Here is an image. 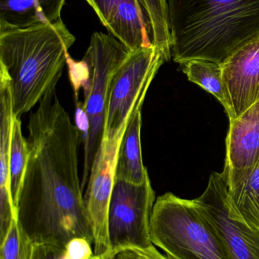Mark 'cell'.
<instances>
[{
  "mask_svg": "<svg viewBox=\"0 0 259 259\" xmlns=\"http://www.w3.org/2000/svg\"><path fill=\"white\" fill-rule=\"evenodd\" d=\"M82 134L52 88L28 121V160L16 216L33 243L65 248L77 237L93 243L79 177Z\"/></svg>",
  "mask_w": 259,
  "mask_h": 259,
  "instance_id": "1",
  "label": "cell"
},
{
  "mask_svg": "<svg viewBox=\"0 0 259 259\" xmlns=\"http://www.w3.org/2000/svg\"><path fill=\"white\" fill-rule=\"evenodd\" d=\"M171 56L222 64L259 36V0H167Z\"/></svg>",
  "mask_w": 259,
  "mask_h": 259,
  "instance_id": "2",
  "label": "cell"
},
{
  "mask_svg": "<svg viewBox=\"0 0 259 259\" xmlns=\"http://www.w3.org/2000/svg\"><path fill=\"white\" fill-rule=\"evenodd\" d=\"M75 41L62 19L0 32V68L10 82L15 118L56 87Z\"/></svg>",
  "mask_w": 259,
  "mask_h": 259,
  "instance_id": "3",
  "label": "cell"
},
{
  "mask_svg": "<svg viewBox=\"0 0 259 259\" xmlns=\"http://www.w3.org/2000/svg\"><path fill=\"white\" fill-rule=\"evenodd\" d=\"M151 239L171 259H231L195 199H181L171 193L155 201Z\"/></svg>",
  "mask_w": 259,
  "mask_h": 259,
  "instance_id": "4",
  "label": "cell"
},
{
  "mask_svg": "<svg viewBox=\"0 0 259 259\" xmlns=\"http://www.w3.org/2000/svg\"><path fill=\"white\" fill-rule=\"evenodd\" d=\"M130 52L111 35L94 32L83 60L91 70V86L85 96L83 109L88 119V134L84 138L85 158L82 178L84 190L97 150L104 134L105 119L111 80Z\"/></svg>",
  "mask_w": 259,
  "mask_h": 259,
  "instance_id": "5",
  "label": "cell"
},
{
  "mask_svg": "<svg viewBox=\"0 0 259 259\" xmlns=\"http://www.w3.org/2000/svg\"><path fill=\"white\" fill-rule=\"evenodd\" d=\"M155 201L150 178L141 184L115 178L108 212L107 258L123 251L143 252L155 247L151 239Z\"/></svg>",
  "mask_w": 259,
  "mask_h": 259,
  "instance_id": "6",
  "label": "cell"
},
{
  "mask_svg": "<svg viewBox=\"0 0 259 259\" xmlns=\"http://www.w3.org/2000/svg\"><path fill=\"white\" fill-rule=\"evenodd\" d=\"M167 61L165 54L155 46L129 53L111 80L103 135L110 138L126 127L134 109L145 99L152 80Z\"/></svg>",
  "mask_w": 259,
  "mask_h": 259,
  "instance_id": "7",
  "label": "cell"
},
{
  "mask_svg": "<svg viewBox=\"0 0 259 259\" xmlns=\"http://www.w3.org/2000/svg\"><path fill=\"white\" fill-rule=\"evenodd\" d=\"M214 227L231 259H259V231L237 211L222 173L214 172L208 187L195 199Z\"/></svg>",
  "mask_w": 259,
  "mask_h": 259,
  "instance_id": "8",
  "label": "cell"
},
{
  "mask_svg": "<svg viewBox=\"0 0 259 259\" xmlns=\"http://www.w3.org/2000/svg\"><path fill=\"white\" fill-rule=\"evenodd\" d=\"M126 128L110 138L103 135L91 167L86 192L84 195L85 208L92 231L95 256L107 258L109 255L108 212L115 182L117 155Z\"/></svg>",
  "mask_w": 259,
  "mask_h": 259,
  "instance_id": "9",
  "label": "cell"
},
{
  "mask_svg": "<svg viewBox=\"0 0 259 259\" xmlns=\"http://www.w3.org/2000/svg\"><path fill=\"white\" fill-rule=\"evenodd\" d=\"M221 66L231 121L259 101V36L236 50Z\"/></svg>",
  "mask_w": 259,
  "mask_h": 259,
  "instance_id": "10",
  "label": "cell"
},
{
  "mask_svg": "<svg viewBox=\"0 0 259 259\" xmlns=\"http://www.w3.org/2000/svg\"><path fill=\"white\" fill-rule=\"evenodd\" d=\"M111 36L129 52L153 47L152 25L141 0H85Z\"/></svg>",
  "mask_w": 259,
  "mask_h": 259,
  "instance_id": "11",
  "label": "cell"
},
{
  "mask_svg": "<svg viewBox=\"0 0 259 259\" xmlns=\"http://www.w3.org/2000/svg\"><path fill=\"white\" fill-rule=\"evenodd\" d=\"M259 165V101L230 121L222 175L234 187Z\"/></svg>",
  "mask_w": 259,
  "mask_h": 259,
  "instance_id": "12",
  "label": "cell"
},
{
  "mask_svg": "<svg viewBox=\"0 0 259 259\" xmlns=\"http://www.w3.org/2000/svg\"><path fill=\"white\" fill-rule=\"evenodd\" d=\"M15 115L12 106L10 82L6 73L0 69V239L7 232L16 218V210L10 187L11 141Z\"/></svg>",
  "mask_w": 259,
  "mask_h": 259,
  "instance_id": "13",
  "label": "cell"
},
{
  "mask_svg": "<svg viewBox=\"0 0 259 259\" xmlns=\"http://www.w3.org/2000/svg\"><path fill=\"white\" fill-rule=\"evenodd\" d=\"M65 0H0V32L61 19Z\"/></svg>",
  "mask_w": 259,
  "mask_h": 259,
  "instance_id": "14",
  "label": "cell"
},
{
  "mask_svg": "<svg viewBox=\"0 0 259 259\" xmlns=\"http://www.w3.org/2000/svg\"><path fill=\"white\" fill-rule=\"evenodd\" d=\"M141 100L131 115L117 155L116 179L141 184L149 178L141 153Z\"/></svg>",
  "mask_w": 259,
  "mask_h": 259,
  "instance_id": "15",
  "label": "cell"
},
{
  "mask_svg": "<svg viewBox=\"0 0 259 259\" xmlns=\"http://www.w3.org/2000/svg\"><path fill=\"white\" fill-rule=\"evenodd\" d=\"M180 65L189 80L214 96L228 115L230 107L221 64L206 59H191Z\"/></svg>",
  "mask_w": 259,
  "mask_h": 259,
  "instance_id": "16",
  "label": "cell"
},
{
  "mask_svg": "<svg viewBox=\"0 0 259 259\" xmlns=\"http://www.w3.org/2000/svg\"><path fill=\"white\" fill-rule=\"evenodd\" d=\"M229 193L234 206L243 219L259 231V165L229 189Z\"/></svg>",
  "mask_w": 259,
  "mask_h": 259,
  "instance_id": "17",
  "label": "cell"
},
{
  "mask_svg": "<svg viewBox=\"0 0 259 259\" xmlns=\"http://www.w3.org/2000/svg\"><path fill=\"white\" fill-rule=\"evenodd\" d=\"M27 160H28V146H27V140L23 137L21 118L15 117L12 141H11L10 162H9L11 193H12L15 207L18 202L20 190L22 185Z\"/></svg>",
  "mask_w": 259,
  "mask_h": 259,
  "instance_id": "18",
  "label": "cell"
},
{
  "mask_svg": "<svg viewBox=\"0 0 259 259\" xmlns=\"http://www.w3.org/2000/svg\"><path fill=\"white\" fill-rule=\"evenodd\" d=\"M152 28L154 46L171 58V36L168 24L167 0H141Z\"/></svg>",
  "mask_w": 259,
  "mask_h": 259,
  "instance_id": "19",
  "label": "cell"
},
{
  "mask_svg": "<svg viewBox=\"0 0 259 259\" xmlns=\"http://www.w3.org/2000/svg\"><path fill=\"white\" fill-rule=\"evenodd\" d=\"M33 243L27 238L15 218L1 240V259H29Z\"/></svg>",
  "mask_w": 259,
  "mask_h": 259,
  "instance_id": "20",
  "label": "cell"
},
{
  "mask_svg": "<svg viewBox=\"0 0 259 259\" xmlns=\"http://www.w3.org/2000/svg\"><path fill=\"white\" fill-rule=\"evenodd\" d=\"M68 68L70 82L72 86L75 94V101L78 103L79 92L81 88H83L85 96L89 91L91 86V70L88 63L82 59L81 62L73 60L68 56L66 62Z\"/></svg>",
  "mask_w": 259,
  "mask_h": 259,
  "instance_id": "21",
  "label": "cell"
},
{
  "mask_svg": "<svg viewBox=\"0 0 259 259\" xmlns=\"http://www.w3.org/2000/svg\"><path fill=\"white\" fill-rule=\"evenodd\" d=\"M93 243L88 239L77 237L65 246V255L69 259H91L94 255Z\"/></svg>",
  "mask_w": 259,
  "mask_h": 259,
  "instance_id": "22",
  "label": "cell"
},
{
  "mask_svg": "<svg viewBox=\"0 0 259 259\" xmlns=\"http://www.w3.org/2000/svg\"><path fill=\"white\" fill-rule=\"evenodd\" d=\"M65 248L42 243H33L29 259H60L65 255Z\"/></svg>",
  "mask_w": 259,
  "mask_h": 259,
  "instance_id": "23",
  "label": "cell"
},
{
  "mask_svg": "<svg viewBox=\"0 0 259 259\" xmlns=\"http://www.w3.org/2000/svg\"><path fill=\"white\" fill-rule=\"evenodd\" d=\"M76 104V126L80 131L83 133V139L85 138L88 134V117L83 109V103L82 102H78Z\"/></svg>",
  "mask_w": 259,
  "mask_h": 259,
  "instance_id": "24",
  "label": "cell"
},
{
  "mask_svg": "<svg viewBox=\"0 0 259 259\" xmlns=\"http://www.w3.org/2000/svg\"><path fill=\"white\" fill-rule=\"evenodd\" d=\"M141 259H171L167 255H162L156 248L143 252H136Z\"/></svg>",
  "mask_w": 259,
  "mask_h": 259,
  "instance_id": "25",
  "label": "cell"
},
{
  "mask_svg": "<svg viewBox=\"0 0 259 259\" xmlns=\"http://www.w3.org/2000/svg\"><path fill=\"white\" fill-rule=\"evenodd\" d=\"M109 259H141V257L133 251H123Z\"/></svg>",
  "mask_w": 259,
  "mask_h": 259,
  "instance_id": "26",
  "label": "cell"
},
{
  "mask_svg": "<svg viewBox=\"0 0 259 259\" xmlns=\"http://www.w3.org/2000/svg\"><path fill=\"white\" fill-rule=\"evenodd\" d=\"M92 259H109V258H105V257H102V256H95V255H94V256L92 257Z\"/></svg>",
  "mask_w": 259,
  "mask_h": 259,
  "instance_id": "27",
  "label": "cell"
},
{
  "mask_svg": "<svg viewBox=\"0 0 259 259\" xmlns=\"http://www.w3.org/2000/svg\"><path fill=\"white\" fill-rule=\"evenodd\" d=\"M60 259H69L68 258V257L66 256V255H65H65H63V256L62 257V258H61Z\"/></svg>",
  "mask_w": 259,
  "mask_h": 259,
  "instance_id": "28",
  "label": "cell"
},
{
  "mask_svg": "<svg viewBox=\"0 0 259 259\" xmlns=\"http://www.w3.org/2000/svg\"><path fill=\"white\" fill-rule=\"evenodd\" d=\"M91 259H92V258H91Z\"/></svg>",
  "mask_w": 259,
  "mask_h": 259,
  "instance_id": "29",
  "label": "cell"
}]
</instances>
